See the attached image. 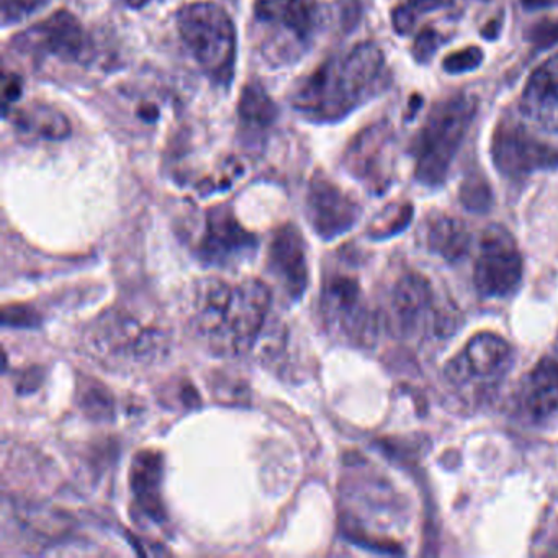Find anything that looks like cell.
Instances as JSON below:
<instances>
[{"mask_svg": "<svg viewBox=\"0 0 558 558\" xmlns=\"http://www.w3.org/2000/svg\"><path fill=\"white\" fill-rule=\"evenodd\" d=\"M270 302L272 293L260 280L230 283L210 277L195 287L192 325L211 351L243 354L263 335Z\"/></svg>", "mask_w": 558, "mask_h": 558, "instance_id": "obj_1", "label": "cell"}, {"mask_svg": "<svg viewBox=\"0 0 558 558\" xmlns=\"http://www.w3.org/2000/svg\"><path fill=\"white\" fill-rule=\"evenodd\" d=\"M384 74V51L365 41L306 77L292 96L293 109L312 122H339L380 90Z\"/></svg>", "mask_w": 558, "mask_h": 558, "instance_id": "obj_2", "label": "cell"}, {"mask_svg": "<svg viewBox=\"0 0 558 558\" xmlns=\"http://www.w3.org/2000/svg\"><path fill=\"white\" fill-rule=\"evenodd\" d=\"M87 348L104 365L122 371L148 367L168 352L169 338L156 322L130 306H113L94 319Z\"/></svg>", "mask_w": 558, "mask_h": 558, "instance_id": "obj_3", "label": "cell"}, {"mask_svg": "<svg viewBox=\"0 0 558 558\" xmlns=\"http://www.w3.org/2000/svg\"><path fill=\"white\" fill-rule=\"evenodd\" d=\"M478 102L470 94H457L437 104L414 142L416 179L424 185H440L446 181L473 119Z\"/></svg>", "mask_w": 558, "mask_h": 558, "instance_id": "obj_4", "label": "cell"}, {"mask_svg": "<svg viewBox=\"0 0 558 558\" xmlns=\"http://www.w3.org/2000/svg\"><path fill=\"white\" fill-rule=\"evenodd\" d=\"M178 31L205 74L230 84L236 64V28L228 12L214 2H194L178 12Z\"/></svg>", "mask_w": 558, "mask_h": 558, "instance_id": "obj_5", "label": "cell"}, {"mask_svg": "<svg viewBox=\"0 0 558 558\" xmlns=\"http://www.w3.org/2000/svg\"><path fill=\"white\" fill-rule=\"evenodd\" d=\"M254 19L264 31V41H274L266 54L272 63L296 57L315 35L318 11L315 0H256Z\"/></svg>", "mask_w": 558, "mask_h": 558, "instance_id": "obj_6", "label": "cell"}, {"mask_svg": "<svg viewBox=\"0 0 558 558\" xmlns=\"http://www.w3.org/2000/svg\"><path fill=\"white\" fill-rule=\"evenodd\" d=\"M476 290L488 299H506L522 280V257L514 238L499 225L486 228L473 272Z\"/></svg>", "mask_w": 558, "mask_h": 558, "instance_id": "obj_7", "label": "cell"}, {"mask_svg": "<svg viewBox=\"0 0 558 558\" xmlns=\"http://www.w3.org/2000/svg\"><path fill=\"white\" fill-rule=\"evenodd\" d=\"M322 313L332 335L352 344H367L375 335V318L357 280L344 274L329 277L323 287Z\"/></svg>", "mask_w": 558, "mask_h": 558, "instance_id": "obj_8", "label": "cell"}, {"mask_svg": "<svg viewBox=\"0 0 558 558\" xmlns=\"http://www.w3.org/2000/svg\"><path fill=\"white\" fill-rule=\"evenodd\" d=\"M512 348L496 335H478L447 365V378L459 388L493 387L512 367Z\"/></svg>", "mask_w": 558, "mask_h": 558, "instance_id": "obj_9", "label": "cell"}, {"mask_svg": "<svg viewBox=\"0 0 558 558\" xmlns=\"http://www.w3.org/2000/svg\"><path fill=\"white\" fill-rule=\"evenodd\" d=\"M395 132L388 122L362 130L345 149L344 166L371 191L384 192L393 175Z\"/></svg>", "mask_w": 558, "mask_h": 558, "instance_id": "obj_10", "label": "cell"}, {"mask_svg": "<svg viewBox=\"0 0 558 558\" xmlns=\"http://www.w3.org/2000/svg\"><path fill=\"white\" fill-rule=\"evenodd\" d=\"M496 168L506 178L519 179L537 169L558 166V151L532 136L524 126L502 120L492 140Z\"/></svg>", "mask_w": 558, "mask_h": 558, "instance_id": "obj_11", "label": "cell"}, {"mask_svg": "<svg viewBox=\"0 0 558 558\" xmlns=\"http://www.w3.org/2000/svg\"><path fill=\"white\" fill-rule=\"evenodd\" d=\"M306 214L313 230L319 236L335 240L357 223L361 207L335 182L323 174H315L306 195Z\"/></svg>", "mask_w": 558, "mask_h": 558, "instance_id": "obj_12", "label": "cell"}, {"mask_svg": "<svg viewBox=\"0 0 558 558\" xmlns=\"http://www.w3.org/2000/svg\"><path fill=\"white\" fill-rule=\"evenodd\" d=\"M256 240L241 227L233 211L227 207L211 208L205 221L204 234L197 253L210 266H230L250 256Z\"/></svg>", "mask_w": 558, "mask_h": 558, "instance_id": "obj_13", "label": "cell"}, {"mask_svg": "<svg viewBox=\"0 0 558 558\" xmlns=\"http://www.w3.org/2000/svg\"><path fill=\"white\" fill-rule=\"evenodd\" d=\"M267 267L290 300H299L305 293L308 286L306 246L295 225H283L274 233L267 251Z\"/></svg>", "mask_w": 558, "mask_h": 558, "instance_id": "obj_14", "label": "cell"}, {"mask_svg": "<svg viewBox=\"0 0 558 558\" xmlns=\"http://www.w3.org/2000/svg\"><path fill=\"white\" fill-rule=\"evenodd\" d=\"M27 41L44 53L53 54L68 63H80L89 51V38L81 22L66 11L54 12L35 25Z\"/></svg>", "mask_w": 558, "mask_h": 558, "instance_id": "obj_15", "label": "cell"}, {"mask_svg": "<svg viewBox=\"0 0 558 558\" xmlns=\"http://www.w3.org/2000/svg\"><path fill=\"white\" fill-rule=\"evenodd\" d=\"M519 106L522 116L542 129H558V53L531 74Z\"/></svg>", "mask_w": 558, "mask_h": 558, "instance_id": "obj_16", "label": "cell"}, {"mask_svg": "<svg viewBox=\"0 0 558 558\" xmlns=\"http://www.w3.org/2000/svg\"><path fill=\"white\" fill-rule=\"evenodd\" d=\"M434 299L436 295L427 279L417 274L404 276L395 287L391 296V312L398 328L411 332L433 322L430 316L436 313Z\"/></svg>", "mask_w": 558, "mask_h": 558, "instance_id": "obj_17", "label": "cell"}, {"mask_svg": "<svg viewBox=\"0 0 558 558\" xmlns=\"http://www.w3.org/2000/svg\"><path fill=\"white\" fill-rule=\"evenodd\" d=\"M521 407L535 423L558 414V361L544 359L529 374L521 393Z\"/></svg>", "mask_w": 558, "mask_h": 558, "instance_id": "obj_18", "label": "cell"}, {"mask_svg": "<svg viewBox=\"0 0 558 558\" xmlns=\"http://www.w3.org/2000/svg\"><path fill=\"white\" fill-rule=\"evenodd\" d=\"M162 457L158 452H140L133 460L132 480L135 505L142 509L146 518L155 522L166 519L165 505H162Z\"/></svg>", "mask_w": 558, "mask_h": 558, "instance_id": "obj_19", "label": "cell"}, {"mask_svg": "<svg viewBox=\"0 0 558 558\" xmlns=\"http://www.w3.org/2000/svg\"><path fill=\"white\" fill-rule=\"evenodd\" d=\"M427 247L449 263L462 259L470 246V233L463 221L439 217L430 221L426 236Z\"/></svg>", "mask_w": 558, "mask_h": 558, "instance_id": "obj_20", "label": "cell"}, {"mask_svg": "<svg viewBox=\"0 0 558 558\" xmlns=\"http://www.w3.org/2000/svg\"><path fill=\"white\" fill-rule=\"evenodd\" d=\"M238 116L250 132H266L276 122L277 107L266 89L256 81H251L241 93Z\"/></svg>", "mask_w": 558, "mask_h": 558, "instance_id": "obj_21", "label": "cell"}, {"mask_svg": "<svg viewBox=\"0 0 558 558\" xmlns=\"http://www.w3.org/2000/svg\"><path fill=\"white\" fill-rule=\"evenodd\" d=\"M17 129L34 132L47 140H64L70 136L71 125L66 117L53 107L35 106L17 116Z\"/></svg>", "mask_w": 558, "mask_h": 558, "instance_id": "obj_22", "label": "cell"}, {"mask_svg": "<svg viewBox=\"0 0 558 558\" xmlns=\"http://www.w3.org/2000/svg\"><path fill=\"white\" fill-rule=\"evenodd\" d=\"M452 5L453 0H407L404 4L398 5L391 15L395 32L400 35L411 34L423 15L446 11Z\"/></svg>", "mask_w": 558, "mask_h": 558, "instance_id": "obj_23", "label": "cell"}, {"mask_svg": "<svg viewBox=\"0 0 558 558\" xmlns=\"http://www.w3.org/2000/svg\"><path fill=\"white\" fill-rule=\"evenodd\" d=\"M81 410L94 421H109L113 416V398L104 385L87 380L80 385Z\"/></svg>", "mask_w": 558, "mask_h": 558, "instance_id": "obj_24", "label": "cell"}, {"mask_svg": "<svg viewBox=\"0 0 558 558\" xmlns=\"http://www.w3.org/2000/svg\"><path fill=\"white\" fill-rule=\"evenodd\" d=\"M413 217V207L410 204H395L385 208L384 214L375 220L372 234L375 238H388L398 231L404 230Z\"/></svg>", "mask_w": 558, "mask_h": 558, "instance_id": "obj_25", "label": "cell"}, {"mask_svg": "<svg viewBox=\"0 0 558 558\" xmlns=\"http://www.w3.org/2000/svg\"><path fill=\"white\" fill-rule=\"evenodd\" d=\"M483 63V51L476 47L465 48V50L456 51L449 54L442 61V68L449 74L469 73L476 70Z\"/></svg>", "mask_w": 558, "mask_h": 558, "instance_id": "obj_26", "label": "cell"}, {"mask_svg": "<svg viewBox=\"0 0 558 558\" xmlns=\"http://www.w3.org/2000/svg\"><path fill=\"white\" fill-rule=\"evenodd\" d=\"M47 0H2V24H19L28 15L37 12Z\"/></svg>", "mask_w": 558, "mask_h": 558, "instance_id": "obj_27", "label": "cell"}, {"mask_svg": "<svg viewBox=\"0 0 558 558\" xmlns=\"http://www.w3.org/2000/svg\"><path fill=\"white\" fill-rule=\"evenodd\" d=\"M462 202L472 210H483L489 204V189L482 179L473 178L463 184Z\"/></svg>", "mask_w": 558, "mask_h": 558, "instance_id": "obj_28", "label": "cell"}, {"mask_svg": "<svg viewBox=\"0 0 558 558\" xmlns=\"http://www.w3.org/2000/svg\"><path fill=\"white\" fill-rule=\"evenodd\" d=\"M439 35H437L436 32L430 31V28H426V31H423L420 35H417L416 41H414V60H416L417 63H429L430 58L436 54V51L439 50Z\"/></svg>", "mask_w": 558, "mask_h": 558, "instance_id": "obj_29", "label": "cell"}, {"mask_svg": "<svg viewBox=\"0 0 558 558\" xmlns=\"http://www.w3.org/2000/svg\"><path fill=\"white\" fill-rule=\"evenodd\" d=\"M532 44L547 48L558 41V21L541 22L534 25L531 31Z\"/></svg>", "mask_w": 558, "mask_h": 558, "instance_id": "obj_30", "label": "cell"}, {"mask_svg": "<svg viewBox=\"0 0 558 558\" xmlns=\"http://www.w3.org/2000/svg\"><path fill=\"white\" fill-rule=\"evenodd\" d=\"M22 81L17 74H8L4 77V112H8L9 106L21 97Z\"/></svg>", "mask_w": 558, "mask_h": 558, "instance_id": "obj_31", "label": "cell"}, {"mask_svg": "<svg viewBox=\"0 0 558 558\" xmlns=\"http://www.w3.org/2000/svg\"><path fill=\"white\" fill-rule=\"evenodd\" d=\"M558 0H521V4L529 11H537V9L550 8L557 4Z\"/></svg>", "mask_w": 558, "mask_h": 558, "instance_id": "obj_32", "label": "cell"}, {"mask_svg": "<svg viewBox=\"0 0 558 558\" xmlns=\"http://www.w3.org/2000/svg\"><path fill=\"white\" fill-rule=\"evenodd\" d=\"M129 8L132 9H142L145 8V5H148L151 0H123Z\"/></svg>", "mask_w": 558, "mask_h": 558, "instance_id": "obj_33", "label": "cell"}]
</instances>
